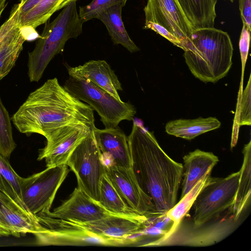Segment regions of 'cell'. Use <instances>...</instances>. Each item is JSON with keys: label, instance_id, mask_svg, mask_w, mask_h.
<instances>
[{"label": "cell", "instance_id": "6", "mask_svg": "<svg viewBox=\"0 0 251 251\" xmlns=\"http://www.w3.org/2000/svg\"><path fill=\"white\" fill-rule=\"evenodd\" d=\"M63 86L96 111L105 127H115L122 121L133 120L136 113L131 103L117 100L88 79L69 76Z\"/></svg>", "mask_w": 251, "mask_h": 251}, {"label": "cell", "instance_id": "22", "mask_svg": "<svg viewBox=\"0 0 251 251\" xmlns=\"http://www.w3.org/2000/svg\"><path fill=\"white\" fill-rule=\"evenodd\" d=\"M193 29L214 27L217 0H177Z\"/></svg>", "mask_w": 251, "mask_h": 251}, {"label": "cell", "instance_id": "27", "mask_svg": "<svg viewBox=\"0 0 251 251\" xmlns=\"http://www.w3.org/2000/svg\"><path fill=\"white\" fill-rule=\"evenodd\" d=\"M21 177L13 170L8 159L0 154V191L6 193L24 209L34 216L29 212L23 201Z\"/></svg>", "mask_w": 251, "mask_h": 251}, {"label": "cell", "instance_id": "12", "mask_svg": "<svg viewBox=\"0 0 251 251\" xmlns=\"http://www.w3.org/2000/svg\"><path fill=\"white\" fill-rule=\"evenodd\" d=\"M105 175L125 202L139 214L161 219L152 199L140 186L132 168L105 166Z\"/></svg>", "mask_w": 251, "mask_h": 251}, {"label": "cell", "instance_id": "23", "mask_svg": "<svg viewBox=\"0 0 251 251\" xmlns=\"http://www.w3.org/2000/svg\"><path fill=\"white\" fill-rule=\"evenodd\" d=\"M243 162L240 172L238 186L232 207L233 215L237 220L251 200V141L245 144L242 151Z\"/></svg>", "mask_w": 251, "mask_h": 251}, {"label": "cell", "instance_id": "20", "mask_svg": "<svg viewBox=\"0 0 251 251\" xmlns=\"http://www.w3.org/2000/svg\"><path fill=\"white\" fill-rule=\"evenodd\" d=\"M221 123L215 117L179 119L167 123L165 129L170 135L190 140L205 132L219 128Z\"/></svg>", "mask_w": 251, "mask_h": 251}, {"label": "cell", "instance_id": "38", "mask_svg": "<svg viewBox=\"0 0 251 251\" xmlns=\"http://www.w3.org/2000/svg\"><path fill=\"white\" fill-rule=\"evenodd\" d=\"M175 1H176V2L177 3V4L180 7L178 1H177V0H175Z\"/></svg>", "mask_w": 251, "mask_h": 251}, {"label": "cell", "instance_id": "31", "mask_svg": "<svg viewBox=\"0 0 251 251\" xmlns=\"http://www.w3.org/2000/svg\"><path fill=\"white\" fill-rule=\"evenodd\" d=\"M127 0H92L88 4L79 7L78 15L84 23L93 19L103 10L119 5L124 7Z\"/></svg>", "mask_w": 251, "mask_h": 251}, {"label": "cell", "instance_id": "15", "mask_svg": "<svg viewBox=\"0 0 251 251\" xmlns=\"http://www.w3.org/2000/svg\"><path fill=\"white\" fill-rule=\"evenodd\" d=\"M43 229L36 217L20 206L11 197L0 191V236L35 235Z\"/></svg>", "mask_w": 251, "mask_h": 251}, {"label": "cell", "instance_id": "8", "mask_svg": "<svg viewBox=\"0 0 251 251\" xmlns=\"http://www.w3.org/2000/svg\"><path fill=\"white\" fill-rule=\"evenodd\" d=\"M240 172L223 178L214 177L205 186L195 200L192 222L200 225L224 214L232 208L237 192Z\"/></svg>", "mask_w": 251, "mask_h": 251}, {"label": "cell", "instance_id": "34", "mask_svg": "<svg viewBox=\"0 0 251 251\" xmlns=\"http://www.w3.org/2000/svg\"><path fill=\"white\" fill-rule=\"evenodd\" d=\"M144 29H151L158 34L161 35L169 40L174 45L183 49L182 43L180 40L170 31L163 26L153 22H147L145 23Z\"/></svg>", "mask_w": 251, "mask_h": 251}, {"label": "cell", "instance_id": "19", "mask_svg": "<svg viewBox=\"0 0 251 251\" xmlns=\"http://www.w3.org/2000/svg\"><path fill=\"white\" fill-rule=\"evenodd\" d=\"M183 175L180 199L206 174L211 173L219 161L213 152L196 149L183 157Z\"/></svg>", "mask_w": 251, "mask_h": 251}, {"label": "cell", "instance_id": "37", "mask_svg": "<svg viewBox=\"0 0 251 251\" xmlns=\"http://www.w3.org/2000/svg\"><path fill=\"white\" fill-rule=\"evenodd\" d=\"M7 5L6 0H0V19Z\"/></svg>", "mask_w": 251, "mask_h": 251}, {"label": "cell", "instance_id": "1", "mask_svg": "<svg viewBox=\"0 0 251 251\" xmlns=\"http://www.w3.org/2000/svg\"><path fill=\"white\" fill-rule=\"evenodd\" d=\"M127 139L131 168L137 180L152 199L158 213L164 217L176 203L182 179V164L170 158L153 132L135 120Z\"/></svg>", "mask_w": 251, "mask_h": 251}, {"label": "cell", "instance_id": "5", "mask_svg": "<svg viewBox=\"0 0 251 251\" xmlns=\"http://www.w3.org/2000/svg\"><path fill=\"white\" fill-rule=\"evenodd\" d=\"M241 224V218L237 220L231 208L222 216L200 225L182 219L176 228L170 232L144 244L143 247L182 246L202 247L217 244L229 236Z\"/></svg>", "mask_w": 251, "mask_h": 251}, {"label": "cell", "instance_id": "16", "mask_svg": "<svg viewBox=\"0 0 251 251\" xmlns=\"http://www.w3.org/2000/svg\"><path fill=\"white\" fill-rule=\"evenodd\" d=\"M42 213L53 218L80 222L94 221L116 214L105 209L98 201L77 187L66 201L52 212Z\"/></svg>", "mask_w": 251, "mask_h": 251}, {"label": "cell", "instance_id": "36", "mask_svg": "<svg viewBox=\"0 0 251 251\" xmlns=\"http://www.w3.org/2000/svg\"><path fill=\"white\" fill-rule=\"evenodd\" d=\"M42 0H25L22 3L19 2V16H21L34 7Z\"/></svg>", "mask_w": 251, "mask_h": 251}, {"label": "cell", "instance_id": "35", "mask_svg": "<svg viewBox=\"0 0 251 251\" xmlns=\"http://www.w3.org/2000/svg\"><path fill=\"white\" fill-rule=\"evenodd\" d=\"M239 4L243 25L251 31V0H239Z\"/></svg>", "mask_w": 251, "mask_h": 251}, {"label": "cell", "instance_id": "26", "mask_svg": "<svg viewBox=\"0 0 251 251\" xmlns=\"http://www.w3.org/2000/svg\"><path fill=\"white\" fill-rule=\"evenodd\" d=\"M211 174L208 173L204 176L179 202L167 212L165 217L172 222V225L164 232L172 231L184 218L201 189L214 179V177L211 176Z\"/></svg>", "mask_w": 251, "mask_h": 251}, {"label": "cell", "instance_id": "29", "mask_svg": "<svg viewBox=\"0 0 251 251\" xmlns=\"http://www.w3.org/2000/svg\"><path fill=\"white\" fill-rule=\"evenodd\" d=\"M16 147L11 118L0 97V154L9 159Z\"/></svg>", "mask_w": 251, "mask_h": 251}, {"label": "cell", "instance_id": "3", "mask_svg": "<svg viewBox=\"0 0 251 251\" xmlns=\"http://www.w3.org/2000/svg\"><path fill=\"white\" fill-rule=\"evenodd\" d=\"M183 50L190 72L204 83L217 82L227 75L232 64L230 37L214 27L194 29Z\"/></svg>", "mask_w": 251, "mask_h": 251}, {"label": "cell", "instance_id": "11", "mask_svg": "<svg viewBox=\"0 0 251 251\" xmlns=\"http://www.w3.org/2000/svg\"><path fill=\"white\" fill-rule=\"evenodd\" d=\"M34 235L36 244L41 246L122 247L132 246L138 241L137 237H112L95 234L85 229L62 226L43 227L42 231Z\"/></svg>", "mask_w": 251, "mask_h": 251}, {"label": "cell", "instance_id": "14", "mask_svg": "<svg viewBox=\"0 0 251 251\" xmlns=\"http://www.w3.org/2000/svg\"><path fill=\"white\" fill-rule=\"evenodd\" d=\"M144 11L145 22L166 28L180 40L183 49L194 29L175 0H148Z\"/></svg>", "mask_w": 251, "mask_h": 251}, {"label": "cell", "instance_id": "9", "mask_svg": "<svg viewBox=\"0 0 251 251\" xmlns=\"http://www.w3.org/2000/svg\"><path fill=\"white\" fill-rule=\"evenodd\" d=\"M70 170L66 164L47 167L28 177H21L20 187L23 201L33 215L48 212L55 195Z\"/></svg>", "mask_w": 251, "mask_h": 251}, {"label": "cell", "instance_id": "13", "mask_svg": "<svg viewBox=\"0 0 251 251\" xmlns=\"http://www.w3.org/2000/svg\"><path fill=\"white\" fill-rule=\"evenodd\" d=\"M94 127L76 123L58 128L46 138V145L40 151L38 160L44 159L47 167L66 164L75 147Z\"/></svg>", "mask_w": 251, "mask_h": 251}, {"label": "cell", "instance_id": "10", "mask_svg": "<svg viewBox=\"0 0 251 251\" xmlns=\"http://www.w3.org/2000/svg\"><path fill=\"white\" fill-rule=\"evenodd\" d=\"M43 226H62L85 229L95 234L115 238H128L142 233L150 226L152 219L144 215L114 214L87 222L50 217L44 213L39 217Z\"/></svg>", "mask_w": 251, "mask_h": 251}, {"label": "cell", "instance_id": "24", "mask_svg": "<svg viewBox=\"0 0 251 251\" xmlns=\"http://www.w3.org/2000/svg\"><path fill=\"white\" fill-rule=\"evenodd\" d=\"M77 0H42L28 12L19 16L18 25L20 27L30 26L35 28L47 23L55 12Z\"/></svg>", "mask_w": 251, "mask_h": 251}, {"label": "cell", "instance_id": "30", "mask_svg": "<svg viewBox=\"0 0 251 251\" xmlns=\"http://www.w3.org/2000/svg\"><path fill=\"white\" fill-rule=\"evenodd\" d=\"M251 75H250L249 80L246 88L243 91L242 85H240L238 98L235 119L232 134L235 131L236 126H250L251 124Z\"/></svg>", "mask_w": 251, "mask_h": 251}, {"label": "cell", "instance_id": "32", "mask_svg": "<svg viewBox=\"0 0 251 251\" xmlns=\"http://www.w3.org/2000/svg\"><path fill=\"white\" fill-rule=\"evenodd\" d=\"M19 3L15 5L8 19L0 26V50L19 28Z\"/></svg>", "mask_w": 251, "mask_h": 251}, {"label": "cell", "instance_id": "28", "mask_svg": "<svg viewBox=\"0 0 251 251\" xmlns=\"http://www.w3.org/2000/svg\"><path fill=\"white\" fill-rule=\"evenodd\" d=\"M26 39L20 27L0 50V80L15 66Z\"/></svg>", "mask_w": 251, "mask_h": 251}, {"label": "cell", "instance_id": "2", "mask_svg": "<svg viewBox=\"0 0 251 251\" xmlns=\"http://www.w3.org/2000/svg\"><path fill=\"white\" fill-rule=\"evenodd\" d=\"M94 110L68 91L55 77L32 92L11 118L13 125L26 135L47 138L64 126L82 123L95 127Z\"/></svg>", "mask_w": 251, "mask_h": 251}, {"label": "cell", "instance_id": "4", "mask_svg": "<svg viewBox=\"0 0 251 251\" xmlns=\"http://www.w3.org/2000/svg\"><path fill=\"white\" fill-rule=\"evenodd\" d=\"M76 1L64 7L51 22L47 23L31 52H28L27 74L30 82H38L54 57L62 52L66 43L82 32Z\"/></svg>", "mask_w": 251, "mask_h": 251}, {"label": "cell", "instance_id": "25", "mask_svg": "<svg viewBox=\"0 0 251 251\" xmlns=\"http://www.w3.org/2000/svg\"><path fill=\"white\" fill-rule=\"evenodd\" d=\"M98 202L105 209L114 214L131 216L141 215L125 202L105 174L101 180Z\"/></svg>", "mask_w": 251, "mask_h": 251}, {"label": "cell", "instance_id": "18", "mask_svg": "<svg viewBox=\"0 0 251 251\" xmlns=\"http://www.w3.org/2000/svg\"><path fill=\"white\" fill-rule=\"evenodd\" d=\"M69 76L88 79L118 100L122 84L110 66L103 60H90L82 65L67 68Z\"/></svg>", "mask_w": 251, "mask_h": 251}, {"label": "cell", "instance_id": "17", "mask_svg": "<svg viewBox=\"0 0 251 251\" xmlns=\"http://www.w3.org/2000/svg\"><path fill=\"white\" fill-rule=\"evenodd\" d=\"M93 131L105 166L131 168L127 137L118 126L102 129L95 126Z\"/></svg>", "mask_w": 251, "mask_h": 251}, {"label": "cell", "instance_id": "33", "mask_svg": "<svg viewBox=\"0 0 251 251\" xmlns=\"http://www.w3.org/2000/svg\"><path fill=\"white\" fill-rule=\"evenodd\" d=\"M250 32L246 26L243 25V27L239 40V49L242 62V75L240 84H243L244 73L246 63L248 58L250 41Z\"/></svg>", "mask_w": 251, "mask_h": 251}, {"label": "cell", "instance_id": "40", "mask_svg": "<svg viewBox=\"0 0 251 251\" xmlns=\"http://www.w3.org/2000/svg\"><path fill=\"white\" fill-rule=\"evenodd\" d=\"M229 1H230V2H232L234 1V0H228Z\"/></svg>", "mask_w": 251, "mask_h": 251}, {"label": "cell", "instance_id": "39", "mask_svg": "<svg viewBox=\"0 0 251 251\" xmlns=\"http://www.w3.org/2000/svg\"><path fill=\"white\" fill-rule=\"evenodd\" d=\"M25 1V0H20V3H23V2H24Z\"/></svg>", "mask_w": 251, "mask_h": 251}, {"label": "cell", "instance_id": "21", "mask_svg": "<svg viewBox=\"0 0 251 251\" xmlns=\"http://www.w3.org/2000/svg\"><path fill=\"white\" fill-rule=\"evenodd\" d=\"M123 7L116 5L107 8L97 16L105 25L111 39L115 45L120 44L131 53L140 49L130 38L122 19Z\"/></svg>", "mask_w": 251, "mask_h": 251}, {"label": "cell", "instance_id": "7", "mask_svg": "<svg viewBox=\"0 0 251 251\" xmlns=\"http://www.w3.org/2000/svg\"><path fill=\"white\" fill-rule=\"evenodd\" d=\"M66 165L75 173L77 188L98 201L101 182L105 171L93 129L75 147Z\"/></svg>", "mask_w": 251, "mask_h": 251}]
</instances>
